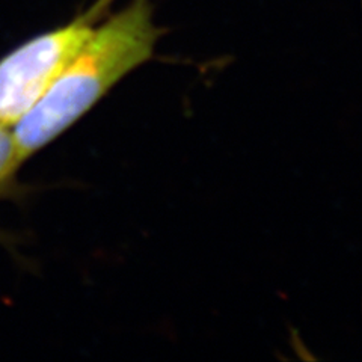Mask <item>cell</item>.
Returning <instances> with one entry per match:
<instances>
[{
	"instance_id": "cell-1",
	"label": "cell",
	"mask_w": 362,
	"mask_h": 362,
	"mask_svg": "<svg viewBox=\"0 0 362 362\" xmlns=\"http://www.w3.org/2000/svg\"><path fill=\"white\" fill-rule=\"evenodd\" d=\"M160 38L150 0H132L90 30L62 73L16 126L25 163L100 103L124 77L148 62Z\"/></svg>"
},
{
	"instance_id": "cell-2",
	"label": "cell",
	"mask_w": 362,
	"mask_h": 362,
	"mask_svg": "<svg viewBox=\"0 0 362 362\" xmlns=\"http://www.w3.org/2000/svg\"><path fill=\"white\" fill-rule=\"evenodd\" d=\"M112 0L20 44L0 59V124L13 127L42 97L103 16Z\"/></svg>"
},
{
	"instance_id": "cell-3",
	"label": "cell",
	"mask_w": 362,
	"mask_h": 362,
	"mask_svg": "<svg viewBox=\"0 0 362 362\" xmlns=\"http://www.w3.org/2000/svg\"><path fill=\"white\" fill-rule=\"evenodd\" d=\"M21 165L23 162L17 151L13 127L0 124V197L13 189Z\"/></svg>"
}]
</instances>
